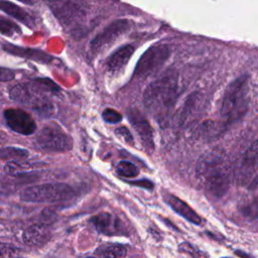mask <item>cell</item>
I'll list each match as a JSON object with an SVG mask.
<instances>
[{
	"instance_id": "1f68e13d",
	"label": "cell",
	"mask_w": 258,
	"mask_h": 258,
	"mask_svg": "<svg viewBox=\"0 0 258 258\" xmlns=\"http://www.w3.org/2000/svg\"><path fill=\"white\" fill-rule=\"evenodd\" d=\"M86 258H97V257L95 256V257H86Z\"/></svg>"
},
{
	"instance_id": "83f0119b",
	"label": "cell",
	"mask_w": 258,
	"mask_h": 258,
	"mask_svg": "<svg viewBox=\"0 0 258 258\" xmlns=\"http://www.w3.org/2000/svg\"><path fill=\"white\" fill-rule=\"evenodd\" d=\"M41 217H42V223L45 224V225H49V224L52 223V222L55 220V218H56L55 215H54L51 211H48L47 209L42 212Z\"/></svg>"
},
{
	"instance_id": "f546056e",
	"label": "cell",
	"mask_w": 258,
	"mask_h": 258,
	"mask_svg": "<svg viewBox=\"0 0 258 258\" xmlns=\"http://www.w3.org/2000/svg\"><path fill=\"white\" fill-rule=\"evenodd\" d=\"M132 184H136L138 186H142L145 188H152L153 184L151 181L147 180V179H141V180H135V181H131Z\"/></svg>"
},
{
	"instance_id": "ac0fdd59",
	"label": "cell",
	"mask_w": 258,
	"mask_h": 258,
	"mask_svg": "<svg viewBox=\"0 0 258 258\" xmlns=\"http://www.w3.org/2000/svg\"><path fill=\"white\" fill-rule=\"evenodd\" d=\"M127 253L125 246L121 244H111L99 248L96 251L97 258H124Z\"/></svg>"
},
{
	"instance_id": "d6986e66",
	"label": "cell",
	"mask_w": 258,
	"mask_h": 258,
	"mask_svg": "<svg viewBox=\"0 0 258 258\" xmlns=\"http://www.w3.org/2000/svg\"><path fill=\"white\" fill-rule=\"evenodd\" d=\"M3 49H5L7 52L9 53H13V54H17V55H21V56H29L32 59H35L37 61H49L48 59L50 58L48 55L42 53L41 51L38 50H31V49H23V48H19V47H15L13 45H8V44H4L3 45Z\"/></svg>"
},
{
	"instance_id": "4dcf8cb0",
	"label": "cell",
	"mask_w": 258,
	"mask_h": 258,
	"mask_svg": "<svg viewBox=\"0 0 258 258\" xmlns=\"http://www.w3.org/2000/svg\"><path fill=\"white\" fill-rule=\"evenodd\" d=\"M18 1H20L22 3H25V4H28V5H32V4H35L39 0H18Z\"/></svg>"
},
{
	"instance_id": "4316f807",
	"label": "cell",
	"mask_w": 258,
	"mask_h": 258,
	"mask_svg": "<svg viewBox=\"0 0 258 258\" xmlns=\"http://www.w3.org/2000/svg\"><path fill=\"white\" fill-rule=\"evenodd\" d=\"M17 249L14 247L2 243L1 245V258H11L14 255H16Z\"/></svg>"
},
{
	"instance_id": "2e32d148",
	"label": "cell",
	"mask_w": 258,
	"mask_h": 258,
	"mask_svg": "<svg viewBox=\"0 0 258 258\" xmlns=\"http://www.w3.org/2000/svg\"><path fill=\"white\" fill-rule=\"evenodd\" d=\"M167 204L171 207V209L175 213H177L179 216H181L188 222H190L195 225L202 224V218L186 203H184L179 198L169 195L167 197Z\"/></svg>"
},
{
	"instance_id": "30bf717a",
	"label": "cell",
	"mask_w": 258,
	"mask_h": 258,
	"mask_svg": "<svg viewBox=\"0 0 258 258\" xmlns=\"http://www.w3.org/2000/svg\"><path fill=\"white\" fill-rule=\"evenodd\" d=\"M6 125L15 133L31 135L36 131V124L33 118L21 109H6L3 113Z\"/></svg>"
},
{
	"instance_id": "277c9868",
	"label": "cell",
	"mask_w": 258,
	"mask_h": 258,
	"mask_svg": "<svg viewBox=\"0 0 258 258\" xmlns=\"http://www.w3.org/2000/svg\"><path fill=\"white\" fill-rule=\"evenodd\" d=\"M249 77L243 75L234 80L226 89L222 99L221 117L226 123L242 118L248 108Z\"/></svg>"
},
{
	"instance_id": "f1b7e54d",
	"label": "cell",
	"mask_w": 258,
	"mask_h": 258,
	"mask_svg": "<svg viewBox=\"0 0 258 258\" xmlns=\"http://www.w3.org/2000/svg\"><path fill=\"white\" fill-rule=\"evenodd\" d=\"M0 77H1V81H2V82H6V81L12 80L13 77H14V74H13L12 71H10V70H8V69H5V68H2V69H1Z\"/></svg>"
},
{
	"instance_id": "484cf974",
	"label": "cell",
	"mask_w": 258,
	"mask_h": 258,
	"mask_svg": "<svg viewBox=\"0 0 258 258\" xmlns=\"http://www.w3.org/2000/svg\"><path fill=\"white\" fill-rule=\"evenodd\" d=\"M115 133L120 136L122 139H124L125 142L132 144L133 143V137L131 135V133L129 132V130L126 127H119L115 130Z\"/></svg>"
},
{
	"instance_id": "7c38bea8",
	"label": "cell",
	"mask_w": 258,
	"mask_h": 258,
	"mask_svg": "<svg viewBox=\"0 0 258 258\" xmlns=\"http://www.w3.org/2000/svg\"><path fill=\"white\" fill-rule=\"evenodd\" d=\"M258 165V138L245 151L238 170V179L241 184H245L254 173Z\"/></svg>"
},
{
	"instance_id": "6da1fadb",
	"label": "cell",
	"mask_w": 258,
	"mask_h": 258,
	"mask_svg": "<svg viewBox=\"0 0 258 258\" xmlns=\"http://www.w3.org/2000/svg\"><path fill=\"white\" fill-rule=\"evenodd\" d=\"M197 177L212 199L218 200L226 195L230 187V169L224 154L219 150L206 153L198 162Z\"/></svg>"
},
{
	"instance_id": "52a82bcc",
	"label": "cell",
	"mask_w": 258,
	"mask_h": 258,
	"mask_svg": "<svg viewBox=\"0 0 258 258\" xmlns=\"http://www.w3.org/2000/svg\"><path fill=\"white\" fill-rule=\"evenodd\" d=\"M35 143L39 148L51 152H64L73 147L70 136L54 124L44 126L37 134Z\"/></svg>"
},
{
	"instance_id": "8fae6325",
	"label": "cell",
	"mask_w": 258,
	"mask_h": 258,
	"mask_svg": "<svg viewBox=\"0 0 258 258\" xmlns=\"http://www.w3.org/2000/svg\"><path fill=\"white\" fill-rule=\"evenodd\" d=\"M127 114H128V120L130 121L131 125L136 130V132L138 133L143 146L147 150H152L154 148L153 131L147 119L143 116L141 112L135 109H130L127 112Z\"/></svg>"
},
{
	"instance_id": "8992f818",
	"label": "cell",
	"mask_w": 258,
	"mask_h": 258,
	"mask_svg": "<svg viewBox=\"0 0 258 258\" xmlns=\"http://www.w3.org/2000/svg\"><path fill=\"white\" fill-rule=\"evenodd\" d=\"M169 54L170 48L167 44H156L149 47L137 61L134 76L137 78H147L156 73L164 64Z\"/></svg>"
},
{
	"instance_id": "4fadbf2b",
	"label": "cell",
	"mask_w": 258,
	"mask_h": 258,
	"mask_svg": "<svg viewBox=\"0 0 258 258\" xmlns=\"http://www.w3.org/2000/svg\"><path fill=\"white\" fill-rule=\"evenodd\" d=\"M50 237L48 225L43 223L35 224L24 230L22 239L24 243L31 247H38L45 244Z\"/></svg>"
},
{
	"instance_id": "9a60e30c",
	"label": "cell",
	"mask_w": 258,
	"mask_h": 258,
	"mask_svg": "<svg viewBox=\"0 0 258 258\" xmlns=\"http://www.w3.org/2000/svg\"><path fill=\"white\" fill-rule=\"evenodd\" d=\"M91 222L97 231L104 235H116L121 233V222L109 213H100L92 217Z\"/></svg>"
},
{
	"instance_id": "44dd1931",
	"label": "cell",
	"mask_w": 258,
	"mask_h": 258,
	"mask_svg": "<svg viewBox=\"0 0 258 258\" xmlns=\"http://www.w3.org/2000/svg\"><path fill=\"white\" fill-rule=\"evenodd\" d=\"M28 156V152L25 149L17 147H6L1 151L2 159H20Z\"/></svg>"
},
{
	"instance_id": "7a4b0ae2",
	"label": "cell",
	"mask_w": 258,
	"mask_h": 258,
	"mask_svg": "<svg viewBox=\"0 0 258 258\" xmlns=\"http://www.w3.org/2000/svg\"><path fill=\"white\" fill-rule=\"evenodd\" d=\"M178 97V76L169 69L152 81L143 95V102L149 111L161 113L170 110Z\"/></svg>"
},
{
	"instance_id": "d6a6232c",
	"label": "cell",
	"mask_w": 258,
	"mask_h": 258,
	"mask_svg": "<svg viewBox=\"0 0 258 258\" xmlns=\"http://www.w3.org/2000/svg\"><path fill=\"white\" fill-rule=\"evenodd\" d=\"M224 258H230V257H224Z\"/></svg>"
},
{
	"instance_id": "d4e9b609",
	"label": "cell",
	"mask_w": 258,
	"mask_h": 258,
	"mask_svg": "<svg viewBox=\"0 0 258 258\" xmlns=\"http://www.w3.org/2000/svg\"><path fill=\"white\" fill-rule=\"evenodd\" d=\"M18 27L13 24L11 21H8L4 18H1L0 20V31L3 35H8V36H11L12 34H14L16 32V30Z\"/></svg>"
},
{
	"instance_id": "5b68a950",
	"label": "cell",
	"mask_w": 258,
	"mask_h": 258,
	"mask_svg": "<svg viewBox=\"0 0 258 258\" xmlns=\"http://www.w3.org/2000/svg\"><path fill=\"white\" fill-rule=\"evenodd\" d=\"M74 189L64 183H44L24 188L20 199L28 203H54L73 198Z\"/></svg>"
},
{
	"instance_id": "ffe728a7",
	"label": "cell",
	"mask_w": 258,
	"mask_h": 258,
	"mask_svg": "<svg viewBox=\"0 0 258 258\" xmlns=\"http://www.w3.org/2000/svg\"><path fill=\"white\" fill-rule=\"evenodd\" d=\"M117 173L123 177H135L138 175L139 170L137 166L127 160H122L117 164Z\"/></svg>"
},
{
	"instance_id": "e0dca14e",
	"label": "cell",
	"mask_w": 258,
	"mask_h": 258,
	"mask_svg": "<svg viewBox=\"0 0 258 258\" xmlns=\"http://www.w3.org/2000/svg\"><path fill=\"white\" fill-rule=\"evenodd\" d=\"M0 8L3 12H5L7 15L13 17L14 19L20 21L24 25H26L28 28H32L34 26V20L30 14H28L24 9H22L20 6L15 5L9 1L1 0Z\"/></svg>"
},
{
	"instance_id": "3957f363",
	"label": "cell",
	"mask_w": 258,
	"mask_h": 258,
	"mask_svg": "<svg viewBox=\"0 0 258 258\" xmlns=\"http://www.w3.org/2000/svg\"><path fill=\"white\" fill-rule=\"evenodd\" d=\"M58 90L55 84L47 79H38L33 83L18 84L10 89L9 95L12 100L24 106L33 108L40 113L49 114L52 110L46 92Z\"/></svg>"
},
{
	"instance_id": "5bb4252c",
	"label": "cell",
	"mask_w": 258,
	"mask_h": 258,
	"mask_svg": "<svg viewBox=\"0 0 258 258\" xmlns=\"http://www.w3.org/2000/svg\"><path fill=\"white\" fill-rule=\"evenodd\" d=\"M134 53V46L131 44H126L119 49H117L108 59L107 69L112 75H117L127 66L128 61Z\"/></svg>"
},
{
	"instance_id": "603a6c76",
	"label": "cell",
	"mask_w": 258,
	"mask_h": 258,
	"mask_svg": "<svg viewBox=\"0 0 258 258\" xmlns=\"http://www.w3.org/2000/svg\"><path fill=\"white\" fill-rule=\"evenodd\" d=\"M102 117H103L104 121L109 124H117L122 120V115L119 112H117L116 110L111 109V108L105 109L102 113Z\"/></svg>"
},
{
	"instance_id": "9c48e42d",
	"label": "cell",
	"mask_w": 258,
	"mask_h": 258,
	"mask_svg": "<svg viewBox=\"0 0 258 258\" xmlns=\"http://www.w3.org/2000/svg\"><path fill=\"white\" fill-rule=\"evenodd\" d=\"M128 29L129 21L126 19H117L111 22L91 40L90 51L95 54L100 53L102 50L114 43Z\"/></svg>"
},
{
	"instance_id": "ba28073f",
	"label": "cell",
	"mask_w": 258,
	"mask_h": 258,
	"mask_svg": "<svg viewBox=\"0 0 258 258\" xmlns=\"http://www.w3.org/2000/svg\"><path fill=\"white\" fill-rule=\"evenodd\" d=\"M48 7L58 19L66 25H72L84 19L86 16V6L82 0H45Z\"/></svg>"
},
{
	"instance_id": "cb8c5ba5",
	"label": "cell",
	"mask_w": 258,
	"mask_h": 258,
	"mask_svg": "<svg viewBox=\"0 0 258 258\" xmlns=\"http://www.w3.org/2000/svg\"><path fill=\"white\" fill-rule=\"evenodd\" d=\"M242 214L249 219H256L258 218V200H255L241 209Z\"/></svg>"
},
{
	"instance_id": "7402d4cb",
	"label": "cell",
	"mask_w": 258,
	"mask_h": 258,
	"mask_svg": "<svg viewBox=\"0 0 258 258\" xmlns=\"http://www.w3.org/2000/svg\"><path fill=\"white\" fill-rule=\"evenodd\" d=\"M27 168V165L18 161H10L6 163L4 166L5 173L9 175H18L25 172V169Z\"/></svg>"
}]
</instances>
